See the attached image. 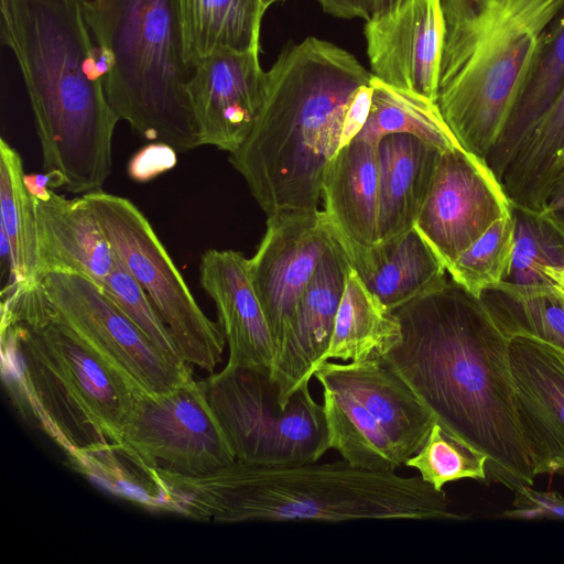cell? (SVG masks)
Segmentation results:
<instances>
[{"mask_svg":"<svg viewBox=\"0 0 564 564\" xmlns=\"http://www.w3.org/2000/svg\"><path fill=\"white\" fill-rule=\"evenodd\" d=\"M508 354L517 419L533 473L564 474V351L516 336Z\"/></svg>","mask_w":564,"mask_h":564,"instance_id":"cell-17","label":"cell"},{"mask_svg":"<svg viewBox=\"0 0 564 564\" xmlns=\"http://www.w3.org/2000/svg\"><path fill=\"white\" fill-rule=\"evenodd\" d=\"M20 154L0 141V229L9 249L11 280L2 293L39 284L37 230L34 202L24 184Z\"/></svg>","mask_w":564,"mask_h":564,"instance_id":"cell-25","label":"cell"},{"mask_svg":"<svg viewBox=\"0 0 564 564\" xmlns=\"http://www.w3.org/2000/svg\"><path fill=\"white\" fill-rule=\"evenodd\" d=\"M1 343L11 398L67 454L122 442L134 395L68 327L1 322Z\"/></svg>","mask_w":564,"mask_h":564,"instance_id":"cell-7","label":"cell"},{"mask_svg":"<svg viewBox=\"0 0 564 564\" xmlns=\"http://www.w3.org/2000/svg\"><path fill=\"white\" fill-rule=\"evenodd\" d=\"M1 312L3 322L65 325L133 395L164 393L193 378L188 364L164 356L100 285L84 275L47 273L37 285L6 296Z\"/></svg>","mask_w":564,"mask_h":564,"instance_id":"cell-9","label":"cell"},{"mask_svg":"<svg viewBox=\"0 0 564 564\" xmlns=\"http://www.w3.org/2000/svg\"><path fill=\"white\" fill-rule=\"evenodd\" d=\"M404 465L416 469L422 480L436 490H443L451 481L488 477L487 456L436 421L419 451Z\"/></svg>","mask_w":564,"mask_h":564,"instance_id":"cell-32","label":"cell"},{"mask_svg":"<svg viewBox=\"0 0 564 564\" xmlns=\"http://www.w3.org/2000/svg\"><path fill=\"white\" fill-rule=\"evenodd\" d=\"M276 1H279V0H260V12H261L262 17H263L265 10Z\"/></svg>","mask_w":564,"mask_h":564,"instance_id":"cell-42","label":"cell"},{"mask_svg":"<svg viewBox=\"0 0 564 564\" xmlns=\"http://www.w3.org/2000/svg\"><path fill=\"white\" fill-rule=\"evenodd\" d=\"M164 510L217 522L465 520L444 490L346 460L261 466L235 460L199 476L158 469Z\"/></svg>","mask_w":564,"mask_h":564,"instance_id":"cell-4","label":"cell"},{"mask_svg":"<svg viewBox=\"0 0 564 564\" xmlns=\"http://www.w3.org/2000/svg\"><path fill=\"white\" fill-rule=\"evenodd\" d=\"M334 240L323 210H285L268 216L264 236L248 262L275 356L300 297Z\"/></svg>","mask_w":564,"mask_h":564,"instance_id":"cell-14","label":"cell"},{"mask_svg":"<svg viewBox=\"0 0 564 564\" xmlns=\"http://www.w3.org/2000/svg\"><path fill=\"white\" fill-rule=\"evenodd\" d=\"M176 153L174 148L162 142L149 144L131 158L128 173L137 182H148L174 167Z\"/></svg>","mask_w":564,"mask_h":564,"instance_id":"cell-37","label":"cell"},{"mask_svg":"<svg viewBox=\"0 0 564 564\" xmlns=\"http://www.w3.org/2000/svg\"><path fill=\"white\" fill-rule=\"evenodd\" d=\"M314 377L323 388L329 448L354 467L395 471L419 451L435 422L378 357L326 360Z\"/></svg>","mask_w":564,"mask_h":564,"instance_id":"cell-8","label":"cell"},{"mask_svg":"<svg viewBox=\"0 0 564 564\" xmlns=\"http://www.w3.org/2000/svg\"><path fill=\"white\" fill-rule=\"evenodd\" d=\"M379 182V243L391 241L416 221L442 151L416 137L393 133L376 143Z\"/></svg>","mask_w":564,"mask_h":564,"instance_id":"cell-22","label":"cell"},{"mask_svg":"<svg viewBox=\"0 0 564 564\" xmlns=\"http://www.w3.org/2000/svg\"><path fill=\"white\" fill-rule=\"evenodd\" d=\"M369 116L356 135L372 143L393 133L410 134L444 152L460 147L437 104L424 96L384 84L372 75Z\"/></svg>","mask_w":564,"mask_h":564,"instance_id":"cell-29","label":"cell"},{"mask_svg":"<svg viewBox=\"0 0 564 564\" xmlns=\"http://www.w3.org/2000/svg\"><path fill=\"white\" fill-rule=\"evenodd\" d=\"M512 507L500 517L509 519L564 520V497L556 491H541L523 486L514 491Z\"/></svg>","mask_w":564,"mask_h":564,"instance_id":"cell-36","label":"cell"},{"mask_svg":"<svg viewBox=\"0 0 564 564\" xmlns=\"http://www.w3.org/2000/svg\"><path fill=\"white\" fill-rule=\"evenodd\" d=\"M480 300L508 338L528 336L564 351V302L550 286H520L500 282Z\"/></svg>","mask_w":564,"mask_h":564,"instance_id":"cell-28","label":"cell"},{"mask_svg":"<svg viewBox=\"0 0 564 564\" xmlns=\"http://www.w3.org/2000/svg\"><path fill=\"white\" fill-rule=\"evenodd\" d=\"M199 284L213 299L229 346V365L272 367L275 345L256 293L248 259L234 250H206Z\"/></svg>","mask_w":564,"mask_h":564,"instance_id":"cell-19","label":"cell"},{"mask_svg":"<svg viewBox=\"0 0 564 564\" xmlns=\"http://www.w3.org/2000/svg\"><path fill=\"white\" fill-rule=\"evenodd\" d=\"M514 164L528 178L552 183L564 167V88L520 144Z\"/></svg>","mask_w":564,"mask_h":564,"instance_id":"cell-34","label":"cell"},{"mask_svg":"<svg viewBox=\"0 0 564 564\" xmlns=\"http://www.w3.org/2000/svg\"><path fill=\"white\" fill-rule=\"evenodd\" d=\"M511 213L487 162L462 147L441 153L414 228L447 269L495 221Z\"/></svg>","mask_w":564,"mask_h":564,"instance_id":"cell-13","label":"cell"},{"mask_svg":"<svg viewBox=\"0 0 564 564\" xmlns=\"http://www.w3.org/2000/svg\"><path fill=\"white\" fill-rule=\"evenodd\" d=\"M546 275L552 281L553 290L564 302V269L563 270H547Z\"/></svg>","mask_w":564,"mask_h":564,"instance_id":"cell-40","label":"cell"},{"mask_svg":"<svg viewBox=\"0 0 564 564\" xmlns=\"http://www.w3.org/2000/svg\"><path fill=\"white\" fill-rule=\"evenodd\" d=\"M99 285L164 356L175 364H187L149 297L118 258L110 274Z\"/></svg>","mask_w":564,"mask_h":564,"instance_id":"cell-35","label":"cell"},{"mask_svg":"<svg viewBox=\"0 0 564 564\" xmlns=\"http://www.w3.org/2000/svg\"><path fill=\"white\" fill-rule=\"evenodd\" d=\"M32 198L39 280L51 272H65L101 283L112 271L117 258L85 197L70 199L52 188L46 195Z\"/></svg>","mask_w":564,"mask_h":564,"instance_id":"cell-20","label":"cell"},{"mask_svg":"<svg viewBox=\"0 0 564 564\" xmlns=\"http://www.w3.org/2000/svg\"><path fill=\"white\" fill-rule=\"evenodd\" d=\"M322 196L325 216L345 252L379 243V182L376 144L356 137L325 169Z\"/></svg>","mask_w":564,"mask_h":564,"instance_id":"cell-21","label":"cell"},{"mask_svg":"<svg viewBox=\"0 0 564 564\" xmlns=\"http://www.w3.org/2000/svg\"><path fill=\"white\" fill-rule=\"evenodd\" d=\"M322 9L334 17L343 19H369L367 0H316Z\"/></svg>","mask_w":564,"mask_h":564,"instance_id":"cell-38","label":"cell"},{"mask_svg":"<svg viewBox=\"0 0 564 564\" xmlns=\"http://www.w3.org/2000/svg\"><path fill=\"white\" fill-rule=\"evenodd\" d=\"M236 460L261 466L317 462L329 448L323 404L308 382L299 387L286 405L265 366L227 364L199 381Z\"/></svg>","mask_w":564,"mask_h":564,"instance_id":"cell-10","label":"cell"},{"mask_svg":"<svg viewBox=\"0 0 564 564\" xmlns=\"http://www.w3.org/2000/svg\"><path fill=\"white\" fill-rule=\"evenodd\" d=\"M436 104L459 145L487 160L564 0H441Z\"/></svg>","mask_w":564,"mask_h":564,"instance_id":"cell-5","label":"cell"},{"mask_svg":"<svg viewBox=\"0 0 564 564\" xmlns=\"http://www.w3.org/2000/svg\"><path fill=\"white\" fill-rule=\"evenodd\" d=\"M400 337L378 357L436 422L487 456L516 491L534 480L516 410L509 339L480 297L453 280L395 308Z\"/></svg>","mask_w":564,"mask_h":564,"instance_id":"cell-1","label":"cell"},{"mask_svg":"<svg viewBox=\"0 0 564 564\" xmlns=\"http://www.w3.org/2000/svg\"><path fill=\"white\" fill-rule=\"evenodd\" d=\"M259 52L223 50L193 67L187 93L200 145L231 153L250 133L267 89Z\"/></svg>","mask_w":564,"mask_h":564,"instance_id":"cell-16","label":"cell"},{"mask_svg":"<svg viewBox=\"0 0 564 564\" xmlns=\"http://www.w3.org/2000/svg\"><path fill=\"white\" fill-rule=\"evenodd\" d=\"M89 0H0L1 41L19 67L51 187L102 191L118 117L105 91Z\"/></svg>","mask_w":564,"mask_h":564,"instance_id":"cell-3","label":"cell"},{"mask_svg":"<svg viewBox=\"0 0 564 564\" xmlns=\"http://www.w3.org/2000/svg\"><path fill=\"white\" fill-rule=\"evenodd\" d=\"M177 2L185 57L192 68L223 50H260V0Z\"/></svg>","mask_w":564,"mask_h":564,"instance_id":"cell-24","label":"cell"},{"mask_svg":"<svg viewBox=\"0 0 564 564\" xmlns=\"http://www.w3.org/2000/svg\"><path fill=\"white\" fill-rule=\"evenodd\" d=\"M70 464L116 495L163 510L165 490L156 468L124 443L94 445L68 453Z\"/></svg>","mask_w":564,"mask_h":564,"instance_id":"cell-30","label":"cell"},{"mask_svg":"<svg viewBox=\"0 0 564 564\" xmlns=\"http://www.w3.org/2000/svg\"><path fill=\"white\" fill-rule=\"evenodd\" d=\"M399 0H367L369 17L382 12Z\"/></svg>","mask_w":564,"mask_h":564,"instance_id":"cell-41","label":"cell"},{"mask_svg":"<svg viewBox=\"0 0 564 564\" xmlns=\"http://www.w3.org/2000/svg\"><path fill=\"white\" fill-rule=\"evenodd\" d=\"M564 88V12L551 28L511 117L486 162L500 181L518 148Z\"/></svg>","mask_w":564,"mask_h":564,"instance_id":"cell-26","label":"cell"},{"mask_svg":"<svg viewBox=\"0 0 564 564\" xmlns=\"http://www.w3.org/2000/svg\"><path fill=\"white\" fill-rule=\"evenodd\" d=\"M122 265L142 288L182 359L207 371L221 360L226 337L200 310L169 252L141 210L104 191L83 195Z\"/></svg>","mask_w":564,"mask_h":564,"instance_id":"cell-11","label":"cell"},{"mask_svg":"<svg viewBox=\"0 0 564 564\" xmlns=\"http://www.w3.org/2000/svg\"><path fill=\"white\" fill-rule=\"evenodd\" d=\"M122 443L151 467L181 476L204 475L236 460L193 378L164 393L134 395Z\"/></svg>","mask_w":564,"mask_h":564,"instance_id":"cell-12","label":"cell"},{"mask_svg":"<svg viewBox=\"0 0 564 564\" xmlns=\"http://www.w3.org/2000/svg\"><path fill=\"white\" fill-rule=\"evenodd\" d=\"M87 14L109 57L104 84L118 119L177 152L200 145L177 0H89Z\"/></svg>","mask_w":564,"mask_h":564,"instance_id":"cell-6","label":"cell"},{"mask_svg":"<svg viewBox=\"0 0 564 564\" xmlns=\"http://www.w3.org/2000/svg\"><path fill=\"white\" fill-rule=\"evenodd\" d=\"M345 253L366 286L392 311L447 281L445 265L414 227L391 241Z\"/></svg>","mask_w":564,"mask_h":564,"instance_id":"cell-23","label":"cell"},{"mask_svg":"<svg viewBox=\"0 0 564 564\" xmlns=\"http://www.w3.org/2000/svg\"><path fill=\"white\" fill-rule=\"evenodd\" d=\"M364 33L376 78L436 102L444 36L441 0H399L370 15Z\"/></svg>","mask_w":564,"mask_h":564,"instance_id":"cell-15","label":"cell"},{"mask_svg":"<svg viewBox=\"0 0 564 564\" xmlns=\"http://www.w3.org/2000/svg\"><path fill=\"white\" fill-rule=\"evenodd\" d=\"M542 212L564 230V172L554 185Z\"/></svg>","mask_w":564,"mask_h":564,"instance_id":"cell-39","label":"cell"},{"mask_svg":"<svg viewBox=\"0 0 564 564\" xmlns=\"http://www.w3.org/2000/svg\"><path fill=\"white\" fill-rule=\"evenodd\" d=\"M514 223L509 271L501 282L550 286L547 270L564 269V230L543 212L511 205Z\"/></svg>","mask_w":564,"mask_h":564,"instance_id":"cell-31","label":"cell"},{"mask_svg":"<svg viewBox=\"0 0 564 564\" xmlns=\"http://www.w3.org/2000/svg\"><path fill=\"white\" fill-rule=\"evenodd\" d=\"M371 79L352 54L317 37L280 54L250 133L229 153L267 216L318 209L326 166L362 129L351 104Z\"/></svg>","mask_w":564,"mask_h":564,"instance_id":"cell-2","label":"cell"},{"mask_svg":"<svg viewBox=\"0 0 564 564\" xmlns=\"http://www.w3.org/2000/svg\"><path fill=\"white\" fill-rule=\"evenodd\" d=\"M394 312L375 295L351 268L337 310L325 361H361L376 357L400 337Z\"/></svg>","mask_w":564,"mask_h":564,"instance_id":"cell-27","label":"cell"},{"mask_svg":"<svg viewBox=\"0 0 564 564\" xmlns=\"http://www.w3.org/2000/svg\"><path fill=\"white\" fill-rule=\"evenodd\" d=\"M351 264L335 239L300 297L285 339L271 367L283 406L325 361Z\"/></svg>","mask_w":564,"mask_h":564,"instance_id":"cell-18","label":"cell"},{"mask_svg":"<svg viewBox=\"0 0 564 564\" xmlns=\"http://www.w3.org/2000/svg\"><path fill=\"white\" fill-rule=\"evenodd\" d=\"M514 223L510 214L495 221L447 269L455 283L477 297L505 280L511 263Z\"/></svg>","mask_w":564,"mask_h":564,"instance_id":"cell-33","label":"cell"}]
</instances>
